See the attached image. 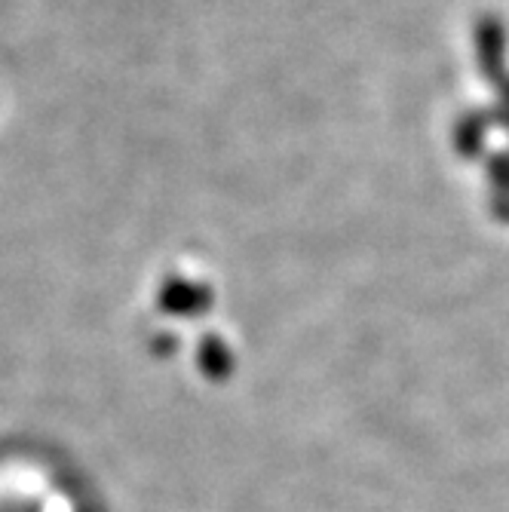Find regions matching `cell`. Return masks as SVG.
<instances>
[{"label": "cell", "instance_id": "cell-1", "mask_svg": "<svg viewBox=\"0 0 509 512\" xmlns=\"http://www.w3.org/2000/svg\"><path fill=\"white\" fill-rule=\"evenodd\" d=\"M200 365H203V371H206L209 378L221 381V378H227V371H230V356L215 341H209V344H203Z\"/></svg>", "mask_w": 509, "mask_h": 512}]
</instances>
